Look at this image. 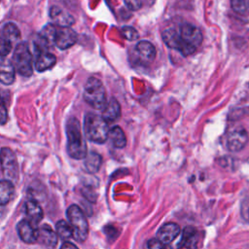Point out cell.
<instances>
[{
  "mask_svg": "<svg viewBox=\"0 0 249 249\" xmlns=\"http://www.w3.org/2000/svg\"><path fill=\"white\" fill-rule=\"evenodd\" d=\"M67 152L69 156L76 160L85 159L87 156V145L81 131L79 121L72 117L66 124Z\"/></svg>",
  "mask_w": 249,
  "mask_h": 249,
  "instance_id": "obj_1",
  "label": "cell"
},
{
  "mask_svg": "<svg viewBox=\"0 0 249 249\" xmlns=\"http://www.w3.org/2000/svg\"><path fill=\"white\" fill-rule=\"evenodd\" d=\"M85 133L88 139L95 143H104L108 139L109 126L105 120L94 113L85 116Z\"/></svg>",
  "mask_w": 249,
  "mask_h": 249,
  "instance_id": "obj_2",
  "label": "cell"
},
{
  "mask_svg": "<svg viewBox=\"0 0 249 249\" xmlns=\"http://www.w3.org/2000/svg\"><path fill=\"white\" fill-rule=\"evenodd\" d=\"M66 215L73 231L72 237L79 242L85 241L89 234V223L83 210L78 205L72 204L68 207Z\"/></svg>",
  "mask_w": 249,
  "mask_h": 249,
  "instance_id": "obj_3",
  "label": "cell"
},
{
  "mask_svg": "<svg viewBox=\"0 0 249 249\" xmlns=\"http://www.w3.org/2000/svg\"><path fill=\"white\" fill-rule=\"evenodd\" d=\"M84 98L86 102L94 109L102 110L105 107L107 103L106 91L99 79L95 77L88 79L85 86Z\"/></svg>",
  "mask_w": 249,
  "mask_h": 249,
  "instance_id": "obj_4",
  "label": "cell"
},
{
  "mask_svg": "<svg viewBox=\"0 0 249 249\" xmlns=\"http://www.w3.org/2000/svg\"><path fill=\"white\" fill-rule=\"evenodd\" d=\"M12 63L15 71L21 76L29 77L32 75V54L27 43L21 42L16 46Z\"/></svg>",
  "mask_w": 249,
  "mask_h": 249,
  "instance_id": "obj_5",
  "label": "cell"
},
{
  "mask_svg": "<svg viewBox=\"0 0 249 249\" xmlns=\"http://www.w3.org/2000/svg\"><path fill=\"white\" fill-rule=\"evenodd\" d=\"M19 37V29L13 22L6 23L0 29V57H5L10 53Z\"/></svg>",
  "mask_w": 249,
  "mask_h": 249,
  "instance_id": "obj_6",
  "label": "cell"
},
{
  "mask_svg": "<svg viewBox=\"0 0 249 249\" xmlns=\"http://www.w3.org/2000/svg\"><path fill=\"white\" fill-rule=\"evenodd\" d=\"M0 164L6 180L16 182L18 178V164L15 153L8 147L0 150Z\"/></svg>",
  "mask_w": 249,
  "mask_h": 249,
  "instance_id": "obj_7",
  "label": "cell"
},
{
  "mask_svg": "<svg viewBox=\"0 0 249 249\" xmlns=\"http://www.w3.org/2000/svg\"><path fill=\"white\" fill-rule=\"evenodd\" d=\"M161 37L162 40L164 42V44L174 50H177L178 52H180L183 55H189L192 54L193 53H195L196 49L195 47L187 44L180 36V34L175 31L174 29L168 28L162 31L161 33Z\"/></svg>",
  "mask_w": 249,
  "mask_h": 249,
  "instance_id": "obj_8",
  "label": "cell"
},
{
  "mask_svg": "<svg viewBox=\"0 0 249 249\" xmlns=\"http://www.w3.org/2000/svg\"><path fill=\"white\" fill-rule=\"evenodd\" d=\"M248 141V134L241 126L232 127L227 135V147L231 152L242 150Z\"/></svg>",
  "mask_w": 249,
  "mask_h": 249,
  "instance_id": "obj_9",
  "label": "cell"
},
{
  "mask_svg": "<svg viewBox=\"0 0 249 249\" xmlns=\"http://www.w3.org/2000/svg\"><path fill=\"white\" fill-rule=\"evenodd\" d=\"M77 33L70 27L56 28L54 44L60 50H66L72 47L77 41Z\"/></svg>",
  "mask_w": 249,
  "mask_h": 249,
  "instance_id": "obj_10",
  "label": "cell"
},
{
  "mask_svg": "<svg viewBox=\"0 0 249 249\" xmlns=\"http://www.w3.org/2000/svg\"><path fill=\"white\" fill-rule=\"evenodd\" d=\"M180 36L181 38L189 45L196 48L199 46L203 40L201 30L192 24H184L180 28Z\"/></svg>",
  "mask_w": 249,
  "mask_h": 249,
  "instance_id": "obj_11",
  "label": "cell"
},
{
  "mask_svg": "<svg viewBox=\"0 0 249 249\" xmlns=\"http://www.w3.org/2000/svg\"><path fill=\"white\" fill-rule=\"evenodd\" d=\"M199 242V231L197 229L192 226H188L183 230L182 237L178 243V248L196 249Z\"/></svg>",
  "mask_w": 249,
  "mask_h": 249,
  "instance_id": "obj_12",
  "label": "cell"
},
{
  "mask_svg": "<svg viewBox=\"0 0 249 249\" xmlns=\"http://www.w3.org/2000/svg\"><path fill=\"white\" fill-rule=\"evenodd\" d=\"M138 59L143 64H150L154 61L157 51L155 46L148 41H141L136 45L135 48Z\"/></svg>",
  "mask_w": 249,
  "mask_h": 249,
  "instance_id": "obj_13",
  "label": "cell"
},
{
  "mask_svg": "<svg viewBox=\"0 0 249 249\" xmlns=\"http://www.w3.org/2000/svg\"><path fill=\"white\" fill-rule=\"evenodd\" d=\"M28 220H21L17 225V231L20 239L26 243H34L37 241L38 229L34 227Z\"/></svg>",
  "mask_w": 249,
  "mask_h": 249,
  "instance_id": "obj_14",
  "label": "cell"
},
{
  "mask_svg": "<svg viewBox=\"0 0 249 249\" xmlns=\"http://www.w3.org/2000/svg\"><path fill=\"white\" fill-rule=\"evenodd\" d=\"M37 241L48 248L55 247L57 243V234L48 225H43L38 229Z\"/></svg>",
  "mask_w": 249,
  "mask_h": 249,
  "instance_id": "obj_15",
  "label": "cell"
},
{
  "mask_svg": "<svg viewBox=\"0 0 249 249\" xmlns=\"http://www.w3.org/2000/svg\"><path fill=\"white\" fill-rule=\"evenodd\" d=\"M180 233V227L175 223H167L158 231V239L164 244L170 243Z\"/></svg>",
  "mask_w": 249,
  "mask_h": 249,
  "instance_id": "obj_16",
  "label": "cell"
},
{
  "mask_svg": "<svg viewBox=\"0 0 249 249\" xmlns=\"http://www.w3.org/2000/svg\"><path fill=\"white\" fill-rule=\"evenodd\" d=\"M36 54L37 57L35 60V67L40 72L52 68L56 62L55 55L46 50L36 51Z\"/></svg>",
  "mask_w": 249,
  "mask_h": 249,
  "instance_id": "obj_17",
  "label": "cell"
},
{
  "mask_svg": "<svg viewBox=\"0 0 249 249\" xmlns=\"http://www.w3.org/2000/svg\"><path fill=\"white\" fill-rule=\"evenodd\" d=\"M50 17L60 27H69L75 21L74 18L70 14L64 12L62 9H60L57 6H53L51 8Z\"/></svg>",
  "mask_w": 249,
  "mask_h": 249,
  "instance_id": "obj_18",
  "label": "cell"
},
{
  "mask_svg": "<svg viewBox=\"0 0 249 249\" xmlns=\"http://www.w3.org/2000/svg\"><path fill=\"white\" fill-rule=\"evenodd\" d=\"M24 210L28 218V221L33 225L38 224L43 219V210L39 203L34 199H29L25 202Z\"/></svg>",
  "mask_w": 249,
  "mask_h": 249,
  "instance_id": "obj_19",
  "label": "cell"
},
{
  "mask_svg": "<svg viewBox=\"0 0 249 249\" xmlns=\"http://www.w3.org/2000/svg\"><path fill=\"white\" fill-rule=\"evenodd\" d=\"M102 110L103 111L101 117L105 120L106 123L116 122L121 117V106L115 98H111Z\"/></svg>",
  "mask_w": 249,
  "mask_h": 249,
  "instance_id": "obj_20",
  "label": "cell"
},
{
  "mask_svg": "<svg viewBox=\"0 0 249 249\" xmlns=\"http://www.w3.org/2000/svg\"><path fill=\"white\" fill-rule=\"evenodd\" d=\"M15 81V68L13 63L6 60L5 57L0 58V82L4 85H11Z\"/></svg>",
  "mask_w": 249,
  "mask_h": 249,
  "instance_id": "obj_21",
  "label": "cell"
},
{
  "mask_svg": "<svg viewBox=\"0 0 249 249\" xmlns=\"http://www.w3.org/2000/svg\"><path fill=\"white\" fill-rule=\"evenodd\" d=\"M108 138H110L115 148H124L126 145V137L122 127L116 125L109 129Z\"/></svg>",
  "mask_w": 249,
  "mask_h": 249,
  "instance_id": "obj_22",
  "label": "cell"
},
{
  "mask_svg": "<svg viewBox=\"0 0 249 249\" xmlns=\"http://www.w3.org/2000/svg\"><path fill=\"white\" fill-rule=\"evenodd\" d=\"M15 187L9 180L0 181V205L7 204L14 196Z\"/></svg>",
  "mask_w": 249,
  "mask_h": 249,
  "instance_id": "obj_23",
  "label": "cell"
},
{
  "mask_svg": "<svg viewBox=\"0 0 249 249\" xmlns=\"http://www.w3.org/2000/svg\"><path fill=\"white\" fill-rule=\"evenodd\" d=\"M102 162V158L95 152H89L85 157V167L89 173H95L99 170Z\"/></svg>",
  "mask_w": 249,
  "mask_h": 249,
  "instance_id": "obj_24",
  "label": "cell"
},
{
  "mask_svg": "<svg viewBox=\"0 0 249 249\" xmlns=\"http://www.w3.org/2000/svg\"><path fill=\"white\" fill-rule=\"evenodd\" d=\"M55 230H56V234H58V236L64 240H67L68 238H70L73 233L70 224H68L64 220H59L55 224Z\"/></svg>",
  "mask_w": 249,
  "mask_h": 249,
  "instance_id": "obj_25",
  "label": "cell"
},
{
  "mask_svg": "<svg viewBox=\"0 0 249 249\" xmlns=\"http://www.w3.org/2000/svg\"><path fill=\"white\" fill-rule=\"evenodd\" d=\"M231 6L232 10L241 15H249V0H231Z\"/></svg>",
  "mask_w": 249,
  "mask_h": 249,
  "instance_id": "obj_26",
  "label": "cell"
},
{
  "mask_svg": "<svg viewBox=\"0 0 249 249\" xmlns=\"http://www.w3.org/2000/svg\"><path fill=\"white\" fill-rule=\"evenodd\" d=\"M121 32L123 36L129 41H134L138 38V32L131 26H124Z\"/></svg>",
  "mask_w": 249,
  "mask_h": 249,
  "instance_id": "obj_27",
  "label": "cell"
},
{
  "mask_svg": "<svg viewBox=\"0 0 249 249\" xmlns=\"http://www.w3.org/2000/svg\"><path fill=\"white\" fill-rule=\"evenodd\" d=\"M148 249H172L169 245L162 243L158 238H152L148 241Z\"/></svg>",
  "mask_w": 249,
  "mask_h": 249,
  "instance_id": "obj_28",
  "label": "cell"
},
{
  "mask_svg": "<svg viewBox=\"0 0 249 249\" xmlns=\"http://www.w3.org/2000/svg\"><path fill=\"white\" fill-rule=\"evenodd\" d=\"M8 113H7V107L5 105L4 99L0 95V124H4L7 121Z\"/></svg>",
  "mask_w": 249,
  "mask_h": 249,
  "instance_id": "obj_29",
  "label": "cell"
},
{
  "mask_svg": "<svg viewBox=\"0 0 249 249\" xmlns=\"http://www.w3.org/2000/svg\"><path fill=\"white\" fill-rule=\"evenodd\" d=\"M124 1L125 6L131 11H137L143 6V3L141 0H124Z\"/></svg>",
  "mask_w": 249,
  "mask_h": 249,
  "instance_id": "obj_30",
  "label": "cell"
},
{
  "mask_svg": "<svg viewBox=\"0 0 249 249\" xmlns=\"http://www.w3.org/2000/svg\"><path fill=\"white\" fill-rule=\"evenodd\" d=\"M83 194H84V196H85V197L87 198V199H89V200H90V201H95V199H96V195H95V193L93 192V190L92 189H89V187H85L84 189H83Z\"/></svg>",
  "mask_w": 249,
  "mask_h": 249,
  "instance_id": "obj_31",
  "label": "cell"
},
{
  "mask_svg": "<svg viewBox=\"0 0 249 249\" xmlns=\"http://www.w3.org/2000/svg\"><path fill=\"white\" fill-rule=\"evenodd\" d=\"M60 249H78V248H77V246H76L75 244H73V243H71V242H68V241H65V242L61 245Z\"/></svg>",
  "mask_w": 249,
  "mask_h": 249,
  "instance_id": "obj_32",
  "label": "cell"
},
{
  "mask_svg": "<svg viewBox=\"0 0 249 249\" xmlns=\"http://www.w3.org/2000/svg\"><path fill=\"white\" fill-rule=\"evenodd\" d=\"M143 4H153L155 0H141Z\"/></svg>",
  "mask_w": 249,
  "mask_h": 249,
  "instance_id": "obj_33",
  "label": "cell"
}]
</instances>
